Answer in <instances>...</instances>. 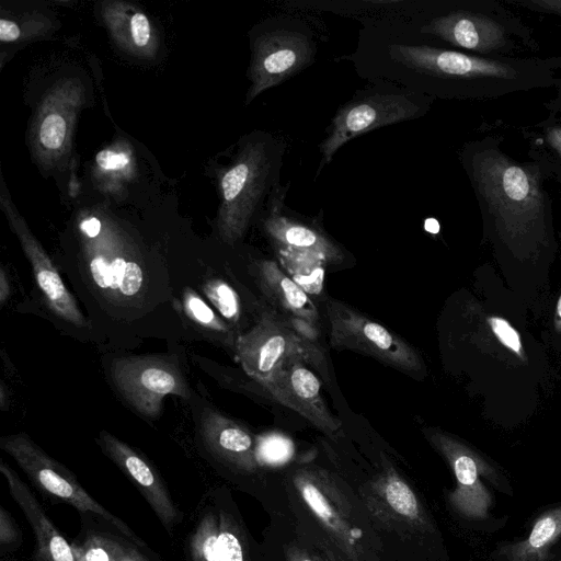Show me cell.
<instances>
[{
	"label": "cell",
	"instance_id": "cell-1",
	"mask_svg": "<svg viewBox=\"0 0 561 561\" xmlns=\"http://www.w3.org/2000/svg\"><path fill=\"white\" fill-rule=\"evenodd\" d=\"M357 73L432 99L494 100L554 88L547 58L485 57L417 34L409 24H366L352 55Z\"/></svg>",
	"mask_w": 561,
	"mask_h": 561
},
{
	"label": "cell",
	"instance_id": "cell-2",
	"mask_svg": "<svg viewBox=\"0 0 561 561\" xmlns=\"http://www.w3.org/2000/svg\"><path fill=\"white\" fill-rule=\"evenodd\" d=\"M286 493L297 527L330 561H382L381 542L358 493L317 466L295 468Z\"/></svg>",
	"mask_w": 561,
	"mask_h": 561
},
{
	"label": "cell",
	"instance_id": "cell-3",
	"mask_svg": "<svg viewBox=\"0 0 561 561\" xmlns=\"http://www.w3.org/2000/svg\"><path fill=\"white\" fill-rule=\"evenodd\" d=\"M409 25L421 36L479 56L522 57L540 49L529 25L503 0L428 2L421 22Z\"/></svg>",
	"mask_w": 561,
	"mask_h": 561
},
{
	"label": "cell",
	"instance_id": "cell-4",
	"mask_svg": "<svg viewBox=\"0 0 561 561\" xmlns=\"http://www.w3.org/2000/svg\"><path fill=\"white\" fill-rule=\"evenodd\" d=\"M285 147L283 139L259 131L248 139L238 160L225 172L221 191L227 240L241 238L263 198L278 185Z\"/></svg>",
	"mask_w": 561,
	"mask_h": 561
},
{
	"label": "cell",
	"instance_id": "cell-5",
	"mask_svg": "<svg viewBox=\"0 0 561 561\" xmlns=\"http://www.w3.org/2000/svg\"><path fill=\"white\" fill-rule=\"evenodd\" d=\"M357 92L335 113L320 144L319 171L350 140L377 128L424 116L434 99L411 90L378 82Z\"/></svg>",
	"mask_w": 561,
	"mask_h": 561
},
{
	"label": "cell",
	"instance_id": "cell-6",
	"mask_svg": "<svg viewBox=\"0 0 561 561\" xmlns=\"http://www.w3.org/2000/svg\"><path fill=\"white\" fill-rule=\"evenodd\" d=\"M234 345L242 368L259 383L294 360H305L319 369L324 365L314 341L271 311L262 313L249 331L237 337Z\"/></svg>",
	"mask_w": 561,
	"mask_h": 561
},
{
	"label": "cell",
	"instance_id": "cell-7",
	"mask_svg": "<svg viewBox=\"0 0 561 561\" xmlns=\"http://www.w3.org/2000/svg\"><path fill=\"white\" fill-rule=\"evenodd\" d=\"M311 31L297 19L274 18L254 43L249 99L309 67L316 56Z\"/></svg>",
	"mask_w": 561,
	"mask_h": 561
},
{
	"label": "cell",
	"instance_id": "cell-8",
	"mask_svg": "<svg viewBox=\"0 0 561 561\" xmlns=\"http://www.w3.org/2000/svg\"><path fill=\"white\" fill-rule=\"evenodd\" d=\"M330 344L352 350L408 374H419L423 363L419 352L401 336L339 300L327 302Z\"/></svg>",
	"mask_w": 561,
	"mask_h": 561
},
{
	"label": "cell",
	"instance_id": "cell-9",
	"mask_svg": "<svg viewBox=\"0 0 561 561\" xmlns=\"http://www.w3.org/2000/svg\"><path fill=\"white\" fill-rule=\"evenodd\" d=\"M0 448L15 460L41 491L75 506L79 511L91 512L101 516L128 538L138 545H142L141 540L123 520L96 502L68 469L49 457L26 434L19 433L2 436Z\"/></svg>",
	"mask_w": 561,
	"mask_h": 561
},
{
	"label": "cell",
	"instance_id": "cell-10",
	"mask_svg": "<svg viewBox=\"0 0 561 561\" xmlns=\"http://www.w3.org/2000/svg\"><path fill=\"white\" fill-rule=\"evenodd\" d=\"M110 376L125 401L149 419L159 415L167 396L190 397L179 365L164 356L115 357L110 366Z\"/></svg>",
	"mask_w": 561,
	"mask_h": 561
},
{
	"label": "cell",
	"instance_id": "cell-11",
	"mask_svg": "<svg viewBox=\"0 0 561 561\" xmlns=\"http://www.w3.org/2000/svg\"><path fill=\"white\" fill-rule=\"evenodd\" d=\"M374 524L403 539H421L434 533V525L414 490L391 466L359 488Z\"/></svg>",
	"mask_w": 561,
	"mask_h": 561
},
{
	"label": "cell",
	"instance_id": "cell-12",
	"mask_svg": "<svg viewBox=\"0 0 561 561\" xmlns=\"http://www.w3.org/2000/svg\"><path fill=\"white\" fill-rule=\"evenodd\" d=\"M305 360H294L260 382L274 399L307 419L325 434L334 435L341 421L327 407L321 381Z\"/></svg>",
	"mask_w": 561,
	"mask_h": 561
},
{
	"label": "cell",
	"instance_id": "cell-13",
	"mask_svg": "<svg viewBox=\"0 0 561 561\" xmlns=\"http://www.w3.org/2000/svg\"><path fill=\"white\" fill-rule=\"evenodd\" d=\"M98 444L103 453L138 488L159 520L169 531L180 522L181 515L167 486L150 462L126 443L106 431H101Z\"/></svg>",
	"mask_w": 561,
	"mask_h": 561
},
{
	"label": "cell",
	"instance_id": "cell-14",
	"mask_svg": "<svg viewBox=\"0 0 561 561\" xmlns=\"http://www.w3.org/2000/svg\"><path fill=\"white\" fill-rule=\"evenodd\" d=\"M431 443L446 457L456 478V486L449 492L448 501L463 517L483 519L492 506V495L482 483V467L477 459L458 443L442 434H431Z\"/></svg>",
	"mask_w": 561,
	"mask_h": 561
},
{
	"label": "cell",
	"instance_id": "cell-15",
	"mask_svg": "<svg viewBox=\"0 0 561 561\" xmlns=\"http://www.w3.org/2000/svg\"><path fill=\"white\" fill-rule=\"evenodd\" d=\"M255 270L264 296L299 333L314 341L319 313L308 294L273 261H260Z\"/></svg>",
	"mask_w": 561,
	"mask_h": 561
},
{
	"label": "cell",
	"instance_id": "cell-16",
	"mask_svg": "<svg viewBox=\"0 0 561 561\" xmlns=\"http://www.w3.org/2000/svg\"><path fill=\"white\" fill-rule=\"evenodd\" d=\"M284 192H272L271 209L264 220L270 238L280 250L310 254L324 262H339L343 259L341 249L322 231L300 220L283 215Z\"/></svg>",
	"mask_w": 561,
	"mask_h": 561
},
{
	"label": "cell",
	"instance_id": "cell-17",
	"mask_svg": "<svg viewBox=\"0 0 561 561\" xmlns=\"http://www.w3.org/2000/svg\"><path fill=\"white\" fill-rule=\"evenodd\" d=\"M201 435L209 450L237 470L252 473L259 467L256 445L240 424L219 412L206 409L201 415Z\"/></svg>",
	"mask_w": 561,
	"mask_h": 561
},
{
	"label": "cell",
	"instance_id": "cell-18",
	"mask_svg": "<svg viewBox=\"0 0 561 561\" xmlns=\"http://www.w3.org/2000/svg\"><path fill=\"white\" fill-rule=\"evenodd\" d=\"M0 470L4 476L13 500L21 507L35 534V561H75L71 545L56 529L45 514L43 507L35 499L24 481L8 467L0 462Z\"/></svg>",
	"mask_w": 561,
	"mask_h": 561
},
{
	"label": "cell",
	"instance_id": "cell-19",
	"mask_svg": "<svg viewBox=\"0 0 561 561\" xmlns=\"http://www.w3.org/2000/svg\"><path fill=\"white\" fill-rule=\"evenodd\" d=\"M23 250L32 265L33 274L44 301L56 317L76 327H87L85 319L76 300L66 288L61 276L37 241L24 227L15 225Z\"/></svg>",
	"mask_w": 561,
	"mask_h": 561
},
{
	"label": "cell",
	"instance_id": "cell-20",
	"mask_svg": "<svg viewBox=\"0 0 561 561\" xmlns=\"http://www.w3.org/2000/svg\"><path fill=\"white\" fill-rule=\"evenodd\" d=\"M518 133L527 145V156L546 180L553 179L561 187V113L548 112L536 123L524 125Z\"/></svg>",
	"mask_w": 561,
	"mask_h": 561
},
{
	"label": "cell",
	"instance_id": "cell-21",
	"mask_svg": "<svg viewBox=\"0 0 561 561\" xmlns=\"http://www.w3.org/2000/svg\"><path fill=\"white\" fill-rule=\"evenodd\" d=\"M559 538L561 507H556L536 518L526 538L504 545L500 553L507 561H546Z\"/></svg>",
	"mask_w": 561,
	"mask_h": 561
},
{
	"label": "cell",
	"instance_id": "cell-22",
	"mask_svg": "<svg viewBox=\"0 0 561 561\" xmlns=\"http://www.w3.org/2000/svg\"><path fill=\"white\" fill-rule=\"evenodd\" d=\"M279 260L288 276L308 295H319L323 288L324 261L310 254L279 250Z\"/></svg>",
	"mask_w": 561,
	"mask_h": 561
},
{
	"label": "cell",
	"instance_id": "cell-23",
	"mask_svg": "<svg viewBox=\"0 0 561 561\" xmlns=\"http://www.w3.org/2000/svg\"><path fill=\"white\" fill-rule=\"evenodd\" d=\"M218 541L222 561H252L248 538L232 513L220 510Z\"/></svg>",
	"mask_w": 561,
	"mask_h": 561
},
{
	"label": "cell",
	"instance_id": "cell-24",
	"mask_svg": "<svg viewBox=\"0 0 561 561\" xmlns=\"http://www.w3.org/2000/svg\"><path fill=\"white\" fill-rule=\"evenodd\" d=\"M218 534V517L213 512L205 514L191 537L193 561H222Z\"/></svg>",
	"mask_w": 561,
	"mask_h": 561
},
{
	"label": "cell",
	"instance_id": "cell-25",
	"mask_svg": "<svg viewBox=\"0 0 561 561\" xmlns=\"http://www.w3.org/2000/svg\"><path fill=\"white\" fill-rule=\"evenodd\" d=\"M183 308L186 316L201 329L217 337H231L229 327L195 291L185 290Z\"/></svg>",
	"mask_w": 561,
	"mask_h": 561
},
{
	"label": "cell",
	"instance_id": "cell-26",
	"mask_svg": "<svg viewBox=\"0 0 561 561\" xmlns=\"http://www.w3.org/2000/svg\"><path fill=\"white\" fill-rule=\"evenodd\" d=\"M204 291L220 314L231 323H238L241 318V302L237 291L225 280L208 279Z\"/></svg>",
	"mask_w": 561,
	"mask_h": 561
},
{
	"label": "cell",
	"instance_id": "cell-27",
	"mask_svg": "<svg viewBox=\"0 0 561 561\" xmlns=\"http://www.w3.org/2000/svg\"><path fill=\"white\" fill-rule=\"evenodd\" d=\"M293 454V442L279 433L267 434L256 444L259 463L283 465L291 458Z\"/></svg>",
	"mask_w": 561,
	"mask_h": 561
},
{
	"label": "cell",
	"instance_id": "cell-28",
	"mask_svg": "<svg viewBox=\"0 0 561 561\" xmlns=\"http://www.w3.org/2000/svg\"><path fill=\"white\" fill-rule=\"evenodd\" d=\"M116 540L91 536L81 546L71 545L75 561H116Z\"/></svg>",
	"mask_w": 561,
	"mask_h": 561
},
{
	"label": "cell",
	"instance_id": "cell-29",
	"mask_svg": "<svg viewBox=\"0 0 561 561\" xmlns=\"http://www.w3.org/2000/svg\"><path fill=\"white\" fill-rule=\"evenodd\" d=\"M506 4L539 14L556 15L561 19V0H503ZM556 71L561 69V55L547 58Z\"/></svg>",
	"mask_w": 561,
	"mask_h": 561
},
{
	"label": "cell",
	"instance_id": "cell-30",
	"mask_svg": "<svg viewBox=\"0 0 561 561\" xmlns=\"http://www.w3.org/2000/svg\"><path fill=\"white\" fill-rule=\"evenodd\" d=\"M67 126L62 116L50 114L41 125L39 139L47 149H58L64 144Z\"/></svg>",
	"mask_w": 561,
	"mask_h": 561
},
{
	"label": "cell",
	"instance_id": "cell-31",
	"mask_svg": "<svg viewBox=\"0 0 561 561\" xmlns=\"http://www.w3.org/2000/svg\"><path fill=\"white\" fill-rule=\"evenodd\" d=\"M490 324L497 339L507 347L518 353L520 351V340L517 332L503 319L491 318Z\"/></svg>",
	"mask_w": 561,
	"mask_h": 561
},
{
	"label": "cell",
	"instance_id": "cell-32",
	"mask_svg": "<svg viewBox=\"0 0 561 561\" xmlns=\"http://www.w3.org/2000/svg\"><path fill=\"white\" fill-rule=\"evenodd\" d=\"M98 165L105 171H117L126 168L130 158L126 152L104 149L95 156Z\"/></svg>",
	"mask_w": 561,
	"mask_h": 561
},
{
	"label": "cell",
	"instance_id": "cell-33",
	"mask_svg": "<svg viewBox=\"0 0 561 561\" xmlns=\"http://www.w3.org/2000/svg\"><path fill=\"white\" fill-rule=\"evenodd\" d=\"M284 553L286 561H330L321 553L319 554L298 542L287 543Z\"/></svg>",
	"mask_w": 561,
	"mask_h": 561
},
{
	"label": "cell",
	"instance_id": "cell-34",
	"mask_svg": "<svg viewBox=\"0 0 561 561\" xmlns=\"http://www.w3.org/2000/svg\"><path fill=\"white\" fill-rule=\"evenodd\" d=\"M130 32L137 46H145L150 38V24L142 13H135L130 19Z\"/></svg>",
	"mask_w": 561,
	"mask_h": 561
},
{
	"label": "cell",
	"instance_id": "cell-35",
	"mask_svg": "<svg viewBox=\"0 0 561 561\" xmlns=\"http://www.w3.org/2000/svg\"><path fill=\"white\" fill-rule=\"evenodd\" d=\"M20 538V534L11 515L3 506H0V543L2 546L15 543Z\"/></svg>",
	"mask_w": 561,
	"mask_h": 561
},
{
	"label": "cell",
	"instance_id": "cell-36",
	"mask_svg": "<svg viewBox=\"0 0 561 561\" xmlns=\"http://www.w3.org/2000/svg\"><path fill=\"white\" fill-rule=\"evenodd\" d=\"M20 36L19 26L11 20H0V39L1 42H13Z\"/></svg>",
	"mask_w": 561,
	"mask_h": 561
},
{
	"label": "cell",
	"instance_id": "cell-37",
	"mask_svg": "<svg viewBox=\"0 0 561 561\" xmlns=\"http://www.w3.org/2000/svg\"><path fill=\"white\" fill-rule=\"evenodd\" d=\"M116 561H147L135 549L116 542Z\"/></svg>",
	"mask_w": 561,
	"mask_h": 561
},
{
	"label": "cell",
	"instance_id": "cell-38",
	"mask_svg": "<svg viewBox=\"0 0 561 561\" xmlns=\"http://www.w3.org/2000/svg\"><path fill=\"white\" fill-rule=\"evenodd\" d=\"M554 95L545 102V108L548 112H558L561 113V77L556 80L554 83Z\"/></svg>",
	"mask_w": 561,
	"mask_h": 561
},
{
	"label": "cell",
	"instance_id": "cell-39",
	"mask_svg": "<svg viewBox=\"0 0 561 561\" xmlns=\"http://www.w3.org/2000/svg\"><path fill=\"white\" fill-rule=\"evenodd\" d=\"M80 230L89 238H95L101 231V222L98 218L91 217L80 224Z\"/></svg>",
	"mask_w": 561,
	"mask_h": 561
},
{
	"label": "cell",
	"instance_id": "cell-40",
	"mask_svg": "<svg viewBox=\"0 0 561 561\" xmlns=\"http://www.w3.org/2000/svg\"><path fill=\"white\" fill-rule=\"evenodd\" d=\"M10 286L7 275L3 270L0 272V302L3 305L9 298Z\"/></svg>",
	"mask_w": 561,
	"mask_h": 561
},
{
	"label": "cell",
	"instance_id": "cell-41",
	"mask_svg": "<svg viewBox=\"0 0 561 561\" xmlns=\"http://www.w3.org/2000/svg\"><path fill=\"white\" fill-rule=\"evenodd\" d=\"M558 314L561 317V297L559 299V302H558Z\"/></svg>",
	"mask_w": 561,
	"mask_h": 561
}]
</instances>
